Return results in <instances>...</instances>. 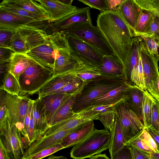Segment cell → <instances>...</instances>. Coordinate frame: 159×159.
Wrapping results in <instances>:
<instances>
[{
  "label": "cell",
  "instance_id": "obj_36",
  "mask_svg": "<svg viewBox=\"0 0 159 159\" xmlns=\"http://www.w3.org/2000/svg\"><path fill=\"white\" fill-rule=\"evenodd\" d=\"M152 101L151 95L146 90H144L142 107V122L147 128L150 125Z\"/></svg>",
  "mask_w": 159,
  "mask_h": 159
},
{
  "label": "cell",
  "instance_id": "obj_51",
  "mask_svg": "<svg viewBox=\"0 0 159 159\" xmlns=\"http://www.w3.org/2000/svg\"><path fill=\"white\" fill-rule=\"evenodd\" d=\"M33 100H32L30 104L24 119V128L21 132V134L23 136L24 141L25 140L27 137V131L31 118V112L33 108Z\"/></svg>",
  "mask_w": 159,
  "mask_h": 159
},
{
  "label": "cell",
  "instance_id": "obj_48",
  "mask_svg": "<svg viewBox=\"0 0 159 159\" xmlns=\"http://www.w3.org/2000/svg\"><path fill=\"white\" fill-rule=\"evenodd\" d=\"M126 144L131 145L150 154L154 152L144 141L140 139L138 136L130 140Z\"/></svg>",
  "mask_w": 159,
  "mask_h": 159
},
{
  "label": "cell",
  "instance_id": "obj_3",
  "mask_svg": "<svg viewBox=\"0 0 159 159\" xmlns=\"http://www.w3.org/2000/svg\"><path fill=\"white\" fill-rule=\"evenodd\" d=\"M39 26L26 25L12 26L15 30L9 49L15 53L27 54L31 49L46 43L50 34H47Z\"/></svg>",
  "mask_w": 159,
  "mask_h": 159
},
{
  "label": "cell",
  "instance_id": "obj_24",
  "mask_svg": "<svg viewBox=\"0 0 159 159\" xmlns=\"http://www.w3.org/2000/svg\"><path fill=\"white\" fill-rule=\"evenodd\" d=\"M32 60L27 54L14 52L8 63L6 72L13 75L19 82L20 75L26 70Z\"/></svg>",
  "mask_w": 159,
  "mask_h": 159
},
{
  "label": "cell",
  "instance_id": "obj_55",
  "mask_svg": "<svg viewBox=\"0 0 159 159\" xmlns=\"http://www.w3.org/2000/svg\"><path fill=\"white\" fill-rule=\"evenodd\" d=\"M0 63L9 62L14 52L10 49L0 47Z\"/></svg>",
  "mask_w": 159,
  "mask_h": 159
},
{
  "label": "cell",
  "instance_id": "obj_56",
  "mask_svg": "<svg viewBox=\"0 0 159 159\" xmlns=\"http://www.w3.org/2000/svg\"><path fill=\"white\" fill-rule=\"evenodd\" d=\"M124 0H107L109 11H117Z\"/></svg>",
  "mask_w": 159,
  "mask_h": 159
},
{
  "label": "cell",
  "instance_id": "obj_15",
  "mask_svg": "<svg viewBox=\"0 0 159 159\" xmlns=\"http://www.w3.org/2000/svg\"><path fill=\"white\" fill-rule=\"evenodd\" d=\"M81 125L73 129L62 130L47 136H43L39 139L35 141L25 150V159H27L31 156L44 149L60 143L64 137L77 129Z\"/></svg>",
  "mask_w": 159,
  "mask_h": 159
},
{
  "label": "cell",
  "instance_id": "obj_17",
  "mask_svg": "<svg viewBox=\"0 0 159 159\" xmlns=\"http://www.w3.org/2000/svg\"><path fill=\"white\" fill-rule=\"evenodd\" d=\"M27 54L39 63L53 70L56 54L49 38L46 43L31 49Z\"/></svg>",
  "mask_w": 159,
  "mask_h": 159
},
{
  "label": "cell",
  "instance_id": "obj_32",
  "mask_svg": "<svg viewBox=\"0 0 159 159\" xmlns=\"http://www.w3.org/2000/svg\"><path fill=\"white\" fill-rule=\"evenodd\" d=\"M154 16L150 11L142 9L134 30V37L145 33L149 30Z\"/></svg>",
  "mask_w": 159,
  "mask_h": 159
},
{
  "label": "cell",
  "instance_id": "obj_23",
  "mask_svg": "<svg viewBox=\"0 0 159 159\" xmlns=\"http://www.w3.org/2000/svg\"><path fill=\"white\" fill-rule=\"evenodd\" d=\"M33 110L35 129L37 135V140H38L44 136L49 127L45 107L40 99L39 98L33 100Z\"/></svg>",
  "mask_w": 159,
  "mask_h": 159
},
{
  "label": "cell",
  "instance_id": "obj_52",
  "mask_svg": "<svg viewBox=\"0 0 159 159\" xmlns=\"http://www.w3.org/2000/svg\"><path fill=\"white\" fill-rule=\"evenodd\" d=\"M146 90L153 98L159 101V76L156 81L149 84Z\"/></svg>",
  "mask_w": 159,
  "mask_h": 159
},
{
  "label": "cell",
  "instance_id": "obj_41",
  "mask_svg": "<svg viewBox=\"0 0 159 159\" xmlns=\"http://www.w3.org/2000/svg\"><path fill=\"white\" fill-rule=\"evenodd\" d=\"M142 9L149 11L159 18V4L154 0H134Z\"/></svg>",
  "mask_w": 159,
  "mask_h": 159
},
{
  "label": "cell",
  "instance_id": "obj_57",
  "mask_svg": "<svg viewBox=\"0 0 159 159\" xmlns=\"http://www.w3.org/2000/svg\"><path fill=\"white\" fill-rule=\"evenodd\" d=\"M145 129L149 133L154 140L159 152V133L153 128L149 127Z\"/></svg>",
  "mask_w": 159,
  "mask_h": 159
},
{
  "label": "cell",
  "instance_id": "obj_47",
  "mask_svg": "<svg viewBox=\"0 0 159 159\" xmlns=\"http://www.w3.org/2000/svg\"><path fill=\"white\" fill-rule=\"evenodd\" d=\"M138 136L140 139L144 141L154 152H159L154 140L149 133L145 129Z\"/></svg>",
  "mask_w": 159,
  "mask_h": 159
},
{
  "label": "cell",
  "instance_id": "obj_37",
  "mask_svg": "<svg viewBox=\"0 0 159 159\" xmlns=\"http://www.w3.org/2000/svg\"><path fill=\"white\" fill-rule=\"evenodd\" d=\"M15 30L12 26L0 24V47L9 48Z\"/></svg>",
  "mask_w": 159,
  "mask_h": 159
},
{
  "label": "cell",
  "instance_id": "obj_60",
  "mask_svg": "<svg viewBox=\"0 0 159 159\" xmlns=\"http://www.w3.org/2000/svg\"><path fill=\"white\" fill-rule=\"evenodd\" d=\"M46 159H67L65 157L63 156H56L53 155H51Z\"/></svg>",
  "mask_w": 159,
  "mask_h": 159
},
{
  "label": "cell",
  "instance_id": "obj_61",
  "mask_svg": "<svg viewBox=\"0 0 159 159\" xmlns=\"http://www.w3.org/2000/svg\"><path fill=\"white\" fill-rule=\"evenodd\" d=\"M151 158L155 159H159V152H153L151 154Z\"/></svg>",
  "mask_w": 159,
  "mask_h": 159
},
{
  "label": "cell",
  "instance_id": "obj_50",
  "mask_svg": "<svg viewBox=\"0 0 159 159\" xmlns=\"http://www.w3.org/2000/svg\"><path fill=\"white\" fill-rule=\"evenodd\" d=\"M128 145L130 149L133 159H151V154L143 151L131 145Z\"/></svg>",
  "mask_w": 159,
  "mask_h": 159
},
{
  "label": "cell",
  "instance_id": "obj_63",
  "mask_svg": "<svg viewBox=\"0 0 159 159\" xmlns=\"http://www.w3.org/2000/svg\"><path fill=\"white\" fill-rule=\"evenodd\" d=\"M154 1L159 4V0H154Z\"/></svg>",
  "mask_w": 159,
  "mask_h": 159
},
{
  "label": "cell",
  "instance_id": "obj_49",
  "mask_svg": "<svg viewBox=\"0 0 159 159\" xmlns=\"http://www.w3.org/2000/svg\"><path fill=\"white\" fill-rule=\"evenodd\" d=\"M110 159H133L132 153L129 146L126 144L116 152Z\"/></svg>",
  "mask_w": 159,
  "mask_h": 159
},
{
  "label": "cell",
  "instance_id": "obj_14",
  "mask_svg": "<svg viewBox=\"0 0 159 159\" xmlns=\"http://www.w3.org/2000/svg\"><path fill=\"white\" fill-rule=\"evenodd\" d=\"M35 1L45 10L49 23L59 20L74 13L78 9L76 6L64 4L59 0Z\"/></svg>",
  "mask_w": 159,
  "mask_h": 159
},
{
  "label": "cell",
  "instance_id": "obj_13",
  "mask_svg": "<svg viewBox=\"0 0 159 159\" xmlns=\"http://www.w3.org/2000/svg\"><path fill=\"white\" fill-rule=\"evenodd\" d=\"M92 24L89 7L78 8L76 11L65 17L51 23L54 31H64L86 24Z\"/></svg>",
  "mask_w": 159,
  "mask_h": 159
},
{
  "label": "cell",
  "instance_id": "obj_6",
  "mask_svg": "<svg viewBox=\"0 0 159 159\" xmlns=\"http://www.w3.org/2000/svg\"><path fill=\"white\" fill-rule=\"evenodd\" d=\"M54 75L52 69L41 65L32 59L29 67L19 78L21 96L32 95L38 93Z\"/></svg>",
  "mask_w": 159,
  "mask_h": 159
},
{
  "label": "cell",
  "instance_id": "obj_34",
  "mask_svg": "<svg viewBox=\"0 0 159 159\" xmlns=\"http://www.w3.org/2000/svg\"><path fill=\"white\" fill-rule=\"evenodd\" d=\"M9 0L12 3L29 12L38 15L46 17L48 19L45 10L35 0Z\"/></svg>",
  "mask_w": 159,
  "mask_h": 159
},
{
  "label": "cell",
  "instance_id": "obj_40",
  "mask_svg": "<svg viewBox=\"0 0 159 159\" xmlns=\"http://www.w3.org/2000/svg\"><path fill=\"white\" fill-rule=\"evenodd\" d=\"M137 36L150 37L155 42L159 48V18L154 15L149 30Z\"/></svg>",
  "mask_w": 159,
  "mask_h": 159
},
{
  "label": "cell",
  "instance_id": "obj_28",
  "mask_svg": "<svg viewBox=\"0 0 159 159\" xmlns=\"http://www.w3.org/2000/svg\"><path fill=\"white\" fill-rule=\"evenodd\" d=\"M143 39L139 36L134 37L128 62L124 70L125 80L130 82L131 72L139 62L140 58V50Z\"/></svg>",
  "mask_w": 159,
  "mask_h": 159
},
{
  "label": "cell",
  "instance_id": "obj_5",
  "mask_svg": "<svg viewBox=\"0 0 159 159\" xmlns=\"http://www.w3.org/2000/svg\"><path fill=\"white\" fill-rule=\"evenodd\" d=\"M49 39L56 52L54 75L74 71L84 66L71 54L70 49L63 31H53L50 34Z\"/></svg>",
  "mask_w": 159,
  "mask_h": 159
},
{
  "label": "cell",
  "instance_id": "obj_43",
  "mask_svg": "<svg viewBox=\"0 0 159 159\" xmlns=\"http://www.w3.org/2000/svg\"><path fill=\"white\" fill-rule=\"evenodd\" d=\"M64 148L60 143H58L31 156L27 159H42Z\"/></svg>",
  "mask_w": 159,
  "mask_h": 159
},
{
  "label": "cell",
  "instance_id": "obj_18",
  "mask_svg": "<svg viewBox=\"0 0 159 159\" xmlns=\"http://www.w3.org/2000/svg\"><path fill=\"white\" fill-rule=\"evenodd\" d=\"M144 90L133 84L123 94L124 101L142 121V107Z\"/></svg>",
  "mask_w": 159,
  "mask_h": 159
},
{
  "label": "cell",
  "instance_id": "obj_2",
  "mask_svg": "<svg viewBox=\"0 0 159 159\" xmlns=\"http://www.w3.org/2000/svg\"><path fill=\"white\" fill-rule=\"evenodd\" d=\"M126 80L122 77L102 75L84 81L81 91L75 96L73 111L78 112L88 107L96 99L118 87Z\"/></svg>",
  "mask_w": 159,
  "mask_h": 159
},
{
  "label": "cell",
  "instance_id": "obj_1",
  "mask_svg": "<svg viewBox=\"0 0 159 159\" xmlns=\"http://www.w3.org/2000/svg\"><path fill=\"white\" fill-rule=\"evenodd\" d=\"M97 25L125 69L134 37L133 31L117 11L101 12Z\"/></svg>",
  "mask_w": 159,
  "mask_h": 159
},
{
  "label": "cell",
  "instance_id": "obj_20",
  "mask_svg": "<svg viewBox=\"0 0 159 159\" xmlns=\"http://www.w3.org/2000/svg\"><path fill=\"white\" fill-rule=\"evenodd\" d=\"M141 10L134 0H124L117 10L133 33Z\"/></svg>",
  "mask_w": 159,
  "mask_h": 159
},
{
  "label": "cell",
  "instance_id": "obj_38",
  "mask_svg": "<svg viewBox=\"0 0 159 159\" xmlns=\"http://www.w3.org/2000/svg\"><path fill=\"white\" fill-rule=\"evenodd\" d=\"M84 82L80 78L75 77L71 83L52 93L78 94L82 89Z\"/></svg>",
  "mask_w": 159,
  "mask_h": 159
},
{
  "label": "cell",
  "instance_id": "obj_39",
  "mask_svg": "<svg viewBox=\"0 0 159 159\" xmlns=\"http://www.w3.org/2000/svg\"><path fill=\"white\" fill-rule=\"evenodd\" d=\"M117 116L113 108L99 115V120L104 126L105 129L110 132L111 131Z\"/></svg>",
  "mask_w": 159,
  "mask_h": 159
},
{
  "label": "cell",
  "instance_id": "obj_25",
  "mask_svg": "<svg viewBox=\"0 0 159 159\" xmlns=\"http://www.w3.org/2000/svg\"><path fill=\"white\" fill-rule=\"evenodd\" d=\"M100 69L102 75L123 77L125 78V67L117 56L115 54L104 56Z\"/></svg>",
  "mask_w": 159,
  "mask_h": 159
},
{
  "label": "cell",
  "instance_id": "obj_33",
  "mask_svg": "<svg viewBox=\"0 0 159 159\" xmlns=\"http://www.w3.org/2000/svg\"><path fill=\"white\" fill-rule=\"evenodd\" d=\"M2 81L1 90L13 95L21 96V89L19 82L12 74L6 72Z\"/></svg>",
  "mask_w": 159,
  "mask_h": 159
},
{
  "label": "cell",
  "instance_id": "obj_35",
  "mask_svg": "<svg viewBox=\"0 0 159 159\" xmlns=\"http://www.w3.org/2000/svg\"><path fill=\"white\" fill-rule=\"evenodd\" d=\"M130 82L142 89L146 90L145 81L140 57L139 62L131 72Z\"/></svg>",
  "mask_w": 159,
  "mask_h": 159
},
{
  "label": "cell",
  "instance_id": "obj_19",
  "mask_svg": "<svg viewBox=\"0 0 159 159\" xmlns=\"http://www.w3.org/2000/svg\"><path fill=\"white\" fill-rule=\"evenodd\" d=\"M75 77L69 72L54 75L38 91V98L53 93L71 83Z\"/></svg>",
  "mask_w": 159,
  "mask_h": 159
},
{
  "label": "cell",
  "instance_id": "obj_64",
  "mask_svg": "<svg viewBox=\"0 0 159 159\" xmlns=\"http://www.w3.org/2000/svg\"></svg>",
  "mask_w": 159,
  "mask_h": 159
},
{
  "label": "cell",
  "instance_id": "obj_45",
  "mask_svg": "<svg viewBox=\"0 0 159 159\" xmlns=\"http://www.w3.org/2000/svg\"><path fill=\"white\" fill-rule=\"evenodd\" d=\"M8 120V111L4 102L3 93L1 92L0 105V128L4 126Z\"/></svg>",
  "mask_w": 159,
  "mask_h": 159
},
{
  "label": "cell",
  "instance_id": "obj_53",
  "mask_svg": "<svg viewBox=\"0 0 159 159\" xmlns=\"http://www.w3.org/2000/svg\"><path fill=\"white\" fill-rule=\"evenodd\" d=\"M124 99L115 103L110 104L90 106L88 107L92 111L100 112V113L106 112L113 108L117 104L121 102Z\"/></svg>",
  "mask_w": 159,
  "mask_h": 159
},
{
  "label": "cell",
  "instance_id": "obj_21",
  "mask_svg": "<svg viewBox=\"0 0 159 159\" xmlns=\"http://www.w3.org/2000/svg\"><path fill=\"white\" fill-rule=\"evenodd\" d=\"M77 94L53 93L39 98L45 107L48 125L58 109L70 97Z\"/></svg>",
  "mask_w": 159,
  "mask_h": 159
},
{
  "label": "cell",
  "instance_id": "obj_16",
  "mask_svg": "<svg viewBox=\"0 0 159 159\" xmlns=\"http://www.w3.org/2000/svg\"><path fill=\"white\" fill-rule=\"evenodd\" d=\"M140 57L147 88L150 83L156 81L159 76V67L158 65L159 54L155 56L150 54L143 40L140 50Z\"/></svg>",
  "mask_w": 159,
  "mask_h": 159
},
{
  "label": "cell",
  "instance_id": "obj_42",
  "mask_svg": "<svg viewBox=\"0 0 159 159\" xmlns=\"http://www.w3.org/2000/svg\"><path fill=\"white\" fill-rule=\"evenodd\" d=\"M152 101L151 119V127L159 133V101L151 96Z\"/></svg>",
  "mask_w": 159,
  "mask_h": 159
},
{
  "label": "cell",
  "instance_id": "obj_27",
  "mask_svg": "<svg viewBox=\"0 0 159 159\" xmlns=\"http://www.w3.org/2000/svg\"><path fill=\"white\" fill-rule=\"evenodd\" d=\"M0 10L27 18L37 22L49 21L48 18L29 12L11 2L9 0H3L0 3Z\"/></svg>",
  "mask_w": 159,
  "mask_h": 159
},
{
  "label": "cell",
  "instance_id": "obj_29",
  "mask_svg": "<svg viewBox=\"0 0 159 159\" xmlns=\"http://www.w3.org/2000/svg\"><path fill=\"white\" fill-rule=\"evenodd\" d=\"M76 95H74L70 97L56 111L49 124V127L77 113V112H75L73 110Z\"/></svg>",
  "mask_w": 159,
  "mask_h": 159
},
{
  "label": "cell",
  "instance_id": "obj_7",
  "mask_svg": "<svg viewBox=\"0 0 159 159\" xmlns=\"http://www.w3.org/2000/svg\"><path fill=\"white\" fill-rule=\"evenodd\" d=\"M72 35L90 45L104 56L114 53L98 26L86 24L62 31Z\"/></svg>",
  "mask_w": 159,
  "mask_h": 159
},
{
  "label": "cell",
  "instance_id": "obj_12",
  "mask_svg": "<svg viewBox=\"0 0 159 159\" xmlns=\"http://www.w3.org/2000/svg\"><path fill=\"white\" fill-rule=\"evenodd\" d=\"M64 33L68 45L73 51L93 64L99 66L101 65L104 56L102 53L78 37Z\"/></svg>",
  "mask_w": 159,
  "mask_h": 159
},
{
  "label": "cell",
  "instance_id": "obj_62",
  "mask_svg": "<svg viewBox=\"0 0 159 159\" xmlns=\"http://www.w3.org/2000/svg\"><path fill=\"white\" fill-rule=\"evenodd\" d=\"M60 1L64 4L68 5H72L73 1L72 0H60Z\"/></svg>",
  "mask_w": 159,
  "mask_h": 159
},
{
  "label": "cell",
  "instance_id": "obj_59",
  "mask_svg": "<svg viewBox=\"0 0 159 159\" xmlns=\"http://www.w3.org/2000/svg\"><path fill=\"white\" fill-rule=\"evenodd\" d=\"M89 158L90 159H110L105 154H98Z\"/></svg>",
  "mask_w": 159,
  "mask_h": 159
},
{
  "label": "cell",
  "instance_id": "obj_22",
  "mask_svg": "<svg viewBox=\"0 0 159 159\" xmlns=\"http://www.w3.org/2000/svg\"><path fill=\"white\" fill-rule=\"evenodd\" d=\"M93 121L81 125L78 129L71 132L61 141L64 148H69L80 143L87 138L95 128Z\"/></svg>",
  "mask_w": 159,
  "mask_h": 159
},
{
  "label": "cell",
  "instance_id": "obj_11",
  "mask_svg": "<svg viewBox=\"0 0 159 159\" xmlns=\"http://www.w3.org/2000/svg\"><path fill=\"white\" fill-rule=\"evenodd\" d=\"M100 113L93 111L88 107L75 115L50 127L44 136H47L62 130L74 129L94 120H98Z\"/></svg>",
  "mask_w": 159,
  "mask_h": 159
},
{
  "label": "cell",
  "instance_id": "obj_46",
  "mask_svg": "<svg viewBox=\"0 0 159 159\" xmlns=\"http://www.w3.org/2000/svg\"><path fill=\"white\" fill-rule=\"evenodd\" d=\"M143 40L147 50L150 54L153 56L158 55V46L155 42L151 38L140 36Z\"/></svg>",
  "mask_w": 159,
  "mask_h": 159
},
{
  "label": "cell",
  "instance_id": "obj_58",
  "mask_svg": "<svg viewBox=\"0 0 159 159\" xmlns=\"http://www.w3.org/2000/svg\"><path fill=\"white\" fill-rule=\"evenodd\" d=\"M0 159H11L2 143L0 142Z\"/></svg>",
  "mask_w": 159,
  "mask_h": 159
},
{
  "label": "cell",
  "instance_id": "obj_30",
  "mask_svg": "<svg viewBox=\"0 0 159 159\" xmlns=\"http://www.w3.org/2000/svg\"><path fill=\"white\" fill-rule=\"evenodd\" d=\"M111 133L109 152L111 157L126 145L120 122L116 117Z\"/></svg>",
  "mask_w": 159,
  "mask_h": 159
},
{
  "label": "cell",
  "instance_id": "obj_4",
  "mask_svg": "<svg viewBox=\"0 0 159 159\" xmlns=\"http://www.w3.org/2000/svg\"><path fill=\"white\" fill-rule=\"evenodd\" d=\"M111 136L108 130L95 128L84 140L74 146L70 153V157L73 159H84L101 154L109 149Z\"/></svg>",
  "mask_w": 159,
  "mask_h": 159
},
{
  "label": "cell",
  "instance_id": "obj_9",
  "mask_svg": "<svg viewBox=\"0 0 159 159\" xmlns=\"http://www.w3.org/2000/svg\"><path fill=\"white\" fill-rule=\"evenodd\" d=\"M0 142L5 148L11 159H25V150L21 134L15 125L9 121L0 128Z\"/></svg>",
  "mask_w": 159,
  "mask_h": 159
},
{
  "label": "cell",
  "instance_id": "obj_54",
  "mask_svg": "<svg viewBox=\"0 0 159 159\" xmlns=\"http://www.w3.org/2000/svg\"><path fill=\"white\" fill-rule=\"evenodd\" d=\"M102 75H104L95 72H87L77 74L74 75L84 81H86L96 78Z\"/></svg>",
  "mask_w": 159,
  "mask_h": 159
},
{
  "label": "cell",
  "instance_id": "obj_31",
  "mask_svg": "<svg viewBox=\"0 0 159 159\" xmlns=\"http://www.w3.org/2000/svg\"><path fill=\"white\" fill-rule=\"evenodd\" d=\"M43 22H37L31 20L0 10V24L14 26L26 25L39 26Z\"/></svg>",
  "mask_w": 159,
  "mask_h": 159
},
{
  "label": "cell",
  "instance_id": "obj_8",
  "mask_svg": "<svg viewBox=\"0 0 159 159\" xmlns=\"http://www.w3.org/2000/svg\"><path fill=\"white\" fill-rule=\"evenodd\" d=\"M113 109L120 124L126 144L145 129L142 121L124 100Z\"/></svg>",
  "mask_w": 159,
  "mask_h": 159
},
{
  "label": "cell",
  "instance_id": "obj_44",
  "mask_svg": "<svg viewBox=\"0 0 159 159\" xmlns=\"http://www.w3.org/2000/svg\"><path fill=\"white\" fill-rule=\"evenodd\" d=\"M92 8L98 9L102 12L109 11L107 0H78Z\"/></svg>",
  "mask_w": 159,
  "mask_h": 159
},
{
  "label": "cell",
  "instance_id": "obj_26",
  "mask_svg": "<svg viewBox=\"0 0 159 159\" xmlns=\"http://www.w3.org/2000/svg\"><path fill=\"white\" fill-rule=\"evenodd\" d=\"M133 84L126 80L120 85L96 99L91 106H98L115 103L124 99V92Z\"/></svg>",
  "mask_w": 159,
  "mask_h": 159
},
{
  "label": "cell",
  "instance_id": "obj_10",
  "mask_svg": "<svg viewBox=\"0 0 159 159\" xmlns=\"http://www.w3.org/2000/svg\"><path fill=\"white\" fill-rule=\"evenodd\" d=\"M3 95L10 124L15 125L21 133L24 128L25 118L32 100L26 96H15L7 93Z\"/></svg>",
  "mask_w": 159,
  "mask_h": 159
}]
</instances>
